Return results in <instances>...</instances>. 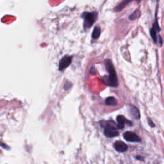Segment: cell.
Returning a JSON list of instances; mask_svg holds the SVG:
<instances>
[{
  "label": "cell",
  "mask_w": 164,
  "mask_h": 164,
  "mask_svg": "<svg viewBox=\"0 0 164 164\" xmlns=\"http://www.w3.org/2000/svg\"><path fill=\"white\" fill-rule=\"evenodd\" d=\"M101 35V28L100 26H95L92 33V37L93 39H98Z\"/></svg>",
  "instance_id": "9"
},
{
  "label": "cell",
  "mask_w": 164,
  "mask_h": 164,
  "mask_svg": "<svg viewBox=\"0 0 164 164\" xmlns=\"http://www.w3.org/2000/svg\"><path fill=\"white\" fill-rule=\"evenodd\" d=\"M136 159H137V160H144L143 157H142L141 156H136Z\"/></svg>",
  "instance_id": "17"
},
{
  "label": "cell",
  "mask_w": 164,
  "mask_h": 164,
  "mask_svg": "<svg viewBox=\"0 0 164 164\" xmlns=\"http://www.w3.org/2000/svg\"><path fill=\"white\" fill-rule=\"evenodd\" d=\"M98 17V13L96 12H85L81 14V18L84 19V27L85 29H89L93 25L95 19Z\"/></svg>",
  "instance_id": "2"
},
{
  "label": "cell",
  "mask_w": 164,
  "mask_h": 164,
  "mask_svg": "<svg viewBox=\"0 0 164 164\" xmlns=\"http://www.w3.org/2000/svg\"><path fill=\"white\" fill-rule=\"evenodd\" d=\"M150 35L151 36L152 39L155 43H156L157 41V36H156V32L152 28L151 30H150Z\"/></svg>",
  "instance_id": "13"
},
{
  "label": "cell",
  "mask_w": 164,
  "mask_h": 164,
  "mask_svg": "<svg viewBox=\"0 0 164 164\" xmlns=\"http://www.w3.org/2000/svg\"><path fill=\"white\" fill-rule=\"evenodd\" d=\"M129 114L131 117L135 119H138L140 118V113L137 108L135 106L130 105L129 108Z\"/></svg>",
  "instance_id": "8"
},
{
  "label": "cell",
  "mask_w": 164,
  "mask_h": 164,
  "mask_svg": "<svg viewBox=\"0 0 164 164\" xmlns=\"http://www.w3.org/2000/svg\"><path fill=\"white\" fill-rule=\"evenodd\" d=\"M0 146H1L2 147H3V148H4V149H9V147L7 145L5 144L4 143L0 142Z\"/></svg>",
  "instance_id": "15"
},
{
  "label": "cell",
  "mask_w": 164,
  "mask_h": 164,
  "mask_svg": "<svg viewBox=\"0 0 164 164\" xmlns=\"http://www.w3.org/2000/svg\"><path fill=\"white\" fill-rule=\"evenodd\" d=\"M72 86V84L70 83V82H66L65 85H64V89L65 90H68Z\"/></svg>",
  "instance_id": "14"
},
{
  "label": "cell",
  "mask_w": 164,
  "mask_h": 164,
  "mask_svg": "<svg viewBox=\"0 0 164 164\" xmlns=\"http://www.w3.org/2000/svg\"><path fill=\"white\" fill-rule=\"evenodd\" d=\"M117 128L118 129H122L125 127V124H128L130 126H132V122L128 120H127L124 116L122 115H119L117 117Z\"/></svg>",
  "instance_id": "5"
},
{
  "label": "cell",
  "mask_w": 164,
  "mask_h": 164,
  "mask_svg": "<svg viewBox=\"0 0 164 164\" xmlns=\"http://www.w3.org/2000/svg\"><path fill=\"white\" fill-rule=\"evenodd\" d=\"M130 2V1H123V2H122L120 4H119V5L115 8V10L116 12H120V11H121Z\"/></svg>",
  "instance_id": "11"
},
{
  "label": "cell",
  "mask_w": 164,
  "mask_h": 164,
  "mask_svg": "<svg viewBox=\"0 0 164 164\" xmlns=\"http://www.w3.org/2000/svg\"><path fill=\"white\" fill-rule=\"evenodd\" d=\"M72 62V57L69 56H64L60 61L59 71H64L67 67H69Z\"/></svg>",
  "instance_id": "4"
},
{
  "label": "cell",
  "mask_w": 164,
  "mask_h": 164,
  "mask_svg": "<svg viewBox=\"0 0 164 164\" xmlns=\"http://www.w3.org/2000/svg\"><path fill=\"white\" fill-rule=\"evenodd\" d=\"M105 65L107 71L109 73V76H105L103 78L104 81L105 83L110 87H116L118 85L117 76L115 72V70L114 67V65L112 63V61L110 59H106L105 60Z\"/></svg>",
  "instance_id": "1"
},
{
  "label": "cell",
  "mask_w": 164,
  "mask_h": 164,
  "mask_svg": "<svg viewBox=\"0 0 164 164\" xmlns=\"http://www.w3.org/2000/svg\"><path fill=\"white\" fill-rule=\"evenodd\" d=\"M119 132L115 128H105L104 130V135L108 138H113L119 135Z\"/></svg>",
  "instance_id": "7"
},
{
  "label": "cell",
  "mask_w": 164,
  "mask_h": 164,
  "mask_svg": "<svg viewBox=\"0 0 164 164\" xmlns=\"http://www.w3.org/2000/svg\"><path fill=\"white\" fill-rule=\"evenodd\" d=\"M148 122H149V125H150V126H151V127H155V124H154V122L151 120V119H148Z\"/></svg>",
  "instance_id": "16"
},
{
  "label": "cell",
  "mask_w": 164,
  "mask_h": 164,
  "mask_svg": "<svg viewBox=\"0 0 164 164\" xmlns=\"http://www.w3.org/2000/svg\"><path fill=\"white\" fill-rule=\"evenodd\" d=\"M114 147L119 153H124L128 150V146L122 141H118L114 144Z\"/></svg>",
  "instance_id": "6"
},
{
  "label": "cell",
  "mask_w": 164,
  "mask_h": 164,
  "mask_svg": "<svg viewBox=\"0 0 164 164\" xmlns=\"http://www.w3.org/2000/svg\"><path fill=\"white\" fill-rule=\"evenodd\" d=\"M140 15H141L140 10H136L132 13V14L130 15L129 18H130V20H135L136 19H137L140 16Z\"/></svg>",
  "instance_id": "12"
},
{
  "label": "cell",
  "mask_w": 164,
  "mask_h": 164,
  "mask_svg": "<svg viewBox=\"0 0 164 164\" xmlns=\"http://www.w3.org/2000/svg\"><path fill=\"white\" fill-rule=\"evenodd\" d=\"M105 104L108 106H115L117 104V101L114 97H108L105 100Z\"/></svg>",
  "instance_id": "10"
},
{
  "label": "cell",
  "mask_w": 164,
  "mask_h": 164,
  "mask_svg": "<svg viewBox=\"0 0 164 164\" xmlns=\"http://www.w3.org/2000/svg\"><path fill=\"white\" fill-rule=\"evenodd\" d=\"M123 137L126 141L130 142H139L141 141L139 135L131 131H126L123 134Z\"/></svg>",
  "instance_id": "3"
}]
</instances>
